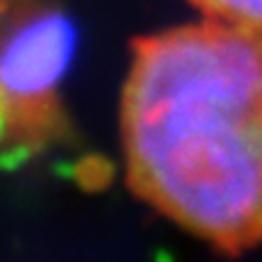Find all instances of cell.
<instances>
[{
  "mask_svg": "<svg viewBox=\"0 0 262 262\" xmlns=\"http://www.w3.org/2000/svg\"><path fill=\"white\" fill-rule=\"evenodd\" d=\"M131 192L238 255L262 245V37L214 19L139 37L119 102Z\"/></svg>",
  "mask_w": 262,
  "mask_h": 262,
  "instance_id": "1",
  "label": "cell"
},
{
  "mask_svg": "<svg viewBox=\"0 0 262 262\" xmlns=\"http://www.w3.org/2000/svg\"><path fill=\"white\" fill-rule=\"evenodd\" d=\"M75 29L58 0L0 5V163L19 165L63 136L61 85Z\"/></svg>",
  "mask_w": 262,
  "mask_h": 262,
  "instance_id": "2",
  "label": "cell"
},
{
  "mask_svg": "<svg viewBox=\"0 0 262 262\" xmlns=\"http://www.w3.org/2000/svg\"><path fill=\"white\" fill-rule=\"evenodd\" d=\"M204 19L262 37V0H187Z\"/></svg>",
  "mask_w": 262,
  "mask_h": 262,
  "instance_id": "3",
  "label": "cell"
},
{
  "mask_svg": "<svg viewBox=\"0 0 262 262\" xmlns=\"http://www.w3.org/2000/svg\"><path fill=\"white\" fill-rule=\"evenodd\" d=\"M0 5H3V0H0Z\"/></svg>",
  "mask_w": 262,
  "mask_h": 262,
  "instance_id": "4",
  "label": "cell"
}]
</instances>
